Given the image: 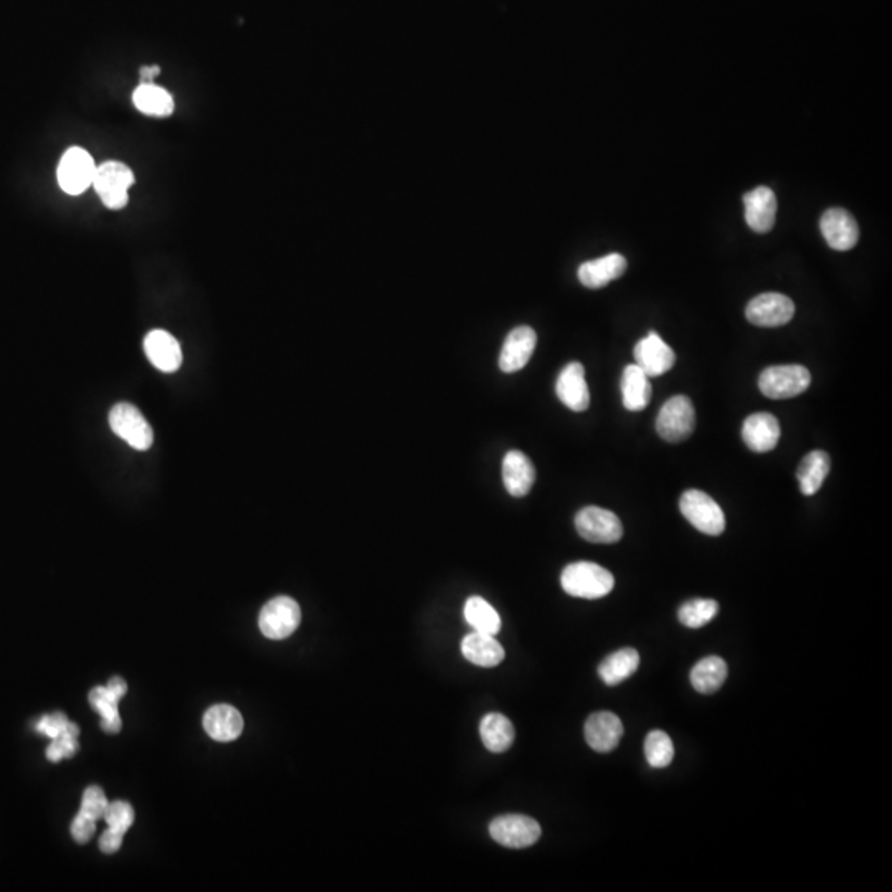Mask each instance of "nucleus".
<instances>
[{"mask_svg": "<svg viewBox=\"0 0 892 892\" xmlns=\"http://www.w3.org/2000/svg\"><path fill=\"white\" fill-rule=\"evenodd\" d=\"M560 584L570 597L602 598L612 592L615 579L607 569L594 562H575L565 567L560 575Z\"/></svg>", "mask_w": 892, "mask_h": 892, "instance_id": "nucleus-1", "label": "nucleus"}, {"mask_svg": "<svg viewBox=\"0 0 892 892\" xmlns=\"http://www.w3.org/2000/svg\"><path fill=\"white\" fill-rule=\"evenodd\" d=\"M134 182L136 177L131 167L123 162L106 161L96 166L93 187L106 209L121 210L128 205L129 189Z\"/></svg>", "mask_w": 892, "mask_h": 892, "instance_id": "nucleus-2", "label": "nucleus"}, {"mask_svg": "<svg viewBox=\"0 0 892 892\" xmlns=\"http://www.w3.org/2000/svg\"><path fill=\"white\" fill-rule=\"evenodd\" d=\"M696 412L686 395H674L661 407L656 420V432L665 442L681 443L693 435Z\"/></svg>", "mask_w": 892, "mask_h": 892, "instance_id": "nucleus-3", "label": "nucleus"}, {"mask_svg": "<svg viewBox=\"0 0 892 892\" xmlns=\"http://www.w3.org/2000/svg\"><path fill=\"white\" fill-rule=\"evenodd\" d=\"M679 509L684 518L707 536H721L726 529L721 506L704 491L688 489L679 499Z\"/></svg>", "mask_w": 892, "mask_h": 892, "instance_id": "nucleus-4", "label": "nucleus"}, {"mask_svg": "<svg viewBox=\"0 0 892 892\" xmlns=\"http://www.w3.org/2000/svg\"><path fill=\"white\" fill-rule=\"evenodd\" d=\"M812 384V375L807 367L790 366L767 367L759 377V389L765 397L774 400L792 399L803 394Z\"/></svg>", "mask_w": 892, "mask_h": 892, "instance_id": "nucleus-5", "label": "nucleus"}, {"mask_svg": "<svg viewBox=\"0 0 892 892\" xmlns=\"http://www.w3.org/2000/svg\"><path fill=\"white\" fill-rule=\"evenodd\" d=\"M95 172L96 162L90 152L73 146L63 152L62 159L58 162V186L68 195L83 194L93 186Z\"/></svg>", "mask_w": 892, "mask_h": 892, "instance_id": "nucleus-6", "label": "nucleus"}, {"mask_svg": "<svg viewBox=\"0 0 892 892\" xmlns=\"http://www.w3.org/2000/svg\"><path fill=\"white\" fill-rule=\"evenodd\" d=\"M301 623V608L291 597L273 598L261 608L258 625L266 638L285 640L298 630Z\"/></svg>", "mask_w": 892, "mask_h": 892, "instance_id": "nucleus-7", "label": "nucleus"}, {"mask_svg": "<svg viewBox=\"0 0 892 892\" xmlns=\"http://www.w3.org/2000/svg\"><path fill=\"white\" fill-rule=\"evenodd\" d=\"M110 427L121 440L133 446L134 450H149L154 442L151 425L134 405L116 404L110 412Z\"/></svg>", "mask_w": 892, "mask_h": 892, "instance_id": "nucleus-8", "label": "nucleus"}, {"mask_svg": "<svg viewBox=\"0 0 892 892\" xmlns=\"http://www.w3.org/2000/svg\"><path fill=\"white\" fill-rule=\"evenodd\" d=\"M541 825L534 818L524 815H503L494 818L489 825V835L504 848L522 850L534 845L541 838Z\"/></svg>", "mask_w": 892, "mask_h": 892, "instance_id": "nucleus-9", "label": "nucleus"}, {"mask_svg": "<svg viewBox=\"0 0 892 892\" xmlns=\"http://www.w3.org/2000/svg\"><path fill=\"white\" fill-rule=\"evenodd\" d=\"M575 527L585 541L595 544H615L623 537L622 521L608 509L589 506L575 516Z\"/></svg>", "mask_w": 892, "mask_h": 892, "instance_id": "nucleus-10", "label": "nucleus"}, {"mask_svg": "<svg viewBox=\"0 0 892 892\" xmlns=\"http://www.w3.org/2000/svg\"><path fill=\"white\" fill-rule=\"evenodd\" d=\"M745 316L749 323L759 328H779L790 323L795 316V304L788 296L780 293H764L755 296L747 308Z\"/></svg>", "mask_w": 892, "mask_h": 892, "instance_id": "nucleus-11", "label": "nucleus"}, {"mask_svg": "<svg viewBox=\"0 0 892 892\" xmlns=\"http://www.w3.org/2000/svg\"><path fill=\"white\" fill-rule=\"evenodd\" d=\"M633 356L636 366L640 367L650 379L671 371L676 362L673 349L656 333L643 337L633 349Z\"/></svg>", "mask_w": 892, "mask_h": 892, "instance_id": "nucleus-12", "label": "nucleus"}, {"mask_svg": "<svg viewBox=\"0 0 892 892\" xmlns=\"http://www.w3.org/2000/svg\"><path fill=\"white\" fill-rule=\"evenodd\" d=\"M820 228L826 243L836 252H848L858 243V223L848 210H826L821 217Z\"/></svg>", "mask_w": 892, "mask_h": 892, "instance_id": "nucleus-13", "label": "nucleus"}, {"mask_svg": "<svg viewBox=\"0 0 892 892\" xmlns=\"http://www.w3.org/2000/svg\"><path fill=\"white\" fill-rule=\"evenodd\" d=\"M537 334L529 326L514 328L504 341L503 349L499 354V369L506 374L521 371L531 361L534 349H536Z\"/></svg>", "mask_w": 892, "mask_h": 892, "instance_id": "nucleus-14", "label": "nucleus"}, {"mask_svg": "<svg viewBox=\"0 0 892 892\" xmlns=\"http://www.w3.org/2000/svg\"><path fill=\"white\" fill-rule=\"evenodd\" d=\"M557 397L567 409L585 412L590 405V392L585 369L580 362H570L562 369L556 384Z\"/></svg>", "mask_w": 892, "mask_h": 892, "instance_id": "nucleus-15", "label": "nucleus"}, {"mask_svg": "<svg viewBox=\"0 0 892 892\" xmlns=\"http://www.w3.org/2000/svg\"><path fill=\"white\" fill-rule=\"evenodd\" d=\"M623 724L613 712H595L585 722V741L600 754L617 749L622 741Z\"/></svg>", "mask_w": 892, "mask_h": 892, "instance_id": "nucleus-16", "label": "nucleus"}, {"mask_svg": "<svg viewBox=\"0 0 892 892\" xmlns=\"http://www.w3.org/2000/svg\"><path fill=\"white\" fill-rule=\"evenodd\" d=\"M144 352L157 371L172 374L182 366L181 344L164 329H154L144 337Z\"/></svg>", "mask_w": 892, "mask_h": 892, "instance_id": "nucleus-17", "label": "nucleus"}, {"mask_svg": "<svg viewBox=\"0 0 892 892\" xmlns=\"http://www.w3.org/2000/svg\"><path fill=\"white\" fill-rule=\"evenodd\" d=\"M745 222L754 232L767 233L774 228L777 199L769 187H757L744 195Z\"/></svg>", "mask_w": 892, "mask_h": 892, "instance_id": "nucleus-18", "label": "nucleus"}, {"mask_svg": "<svg viewBox=\"0 0 892 892\" xmlns=\"http://www.w3.org/2000/svg\"><path fill=\"white\" fill-rule=\"evenodd\" d=\"M742 440L755 453L774 450L780 440V423L772 413H754L745 418Z\"/></svg>", "mask_w": 892, "mask_h": 892, "instance_id": "nucleus-19", "label": "nucleus"}, {"mask_svg": "<svg viewBox=\"0 0 892 892\" xmlns=\"http://www.w3.org/2000/svg\"><path fill=\"white\" fill-rule=\"evenodd\" d=\"M503 481L514 498H522L531 491L536 481V468L522 451L511 450L504 456Z\"/></svg>", "mask_w": 892, "mask_h": 892, "instance_id": "nucleus-20", "label": "nucleus"}, {"mask_svg": "<svg viewBox=\"0 0 892 892\" xmlns=\"http://www.w3.org/2000/svg\"><path fill=\"white\" fill-rule=\"evenodd\" d=\"M627 271V258L620 253H610L607 257L585 261L579 268V280L590 290H598L618 280Z\"/></svg>", "mask_w": 892, "mask_h": 892, "instance_id": "nucleus-21", "label": "nucleus"}, {"mask_svg": "<svg viewBox=\"0 0 892 892\" xmlns=\"http://www.w3.org/2000/svg\"><path fill=\"white\" fill-rule=\"evenodd\" d=\"M204 727L205 732L214 741H235L242 734L243 717L235 707L228 706V704H217L205 712Z\"/></svg>", "mask_w": 892, "mask_h": 892, "instance_id": "nucleus-22", "label": "nucleus"}, {"mask_svg": "<svg viewBox=\"0 0 892 892\" xmlns=\"http://www.w3.org/2000/svg\"><path fill=\"white\" fill-rule=\"evenodd\" d=\"M461 653L466 660L481 668H494L504 660V648L493 635L473 632L461 641Z\"/></svg>", "mask_w": 892, "mask_h": 892, "instance_id": "nucleus-23", "label": "nucleus"}, {"mask_svg": "<svg viewBox=\"0 0 892 892\" xmlns=\"http://www.w3.org/2000/svg\"><path fill=\"white\" fill-rule=\"evenodd\" d=\"M622 397L625 409L641 412L651 402L650 377L636 364L625 367L622 377Z\"/></svg>", "mask_w": 892, "mask_h": 892, "instance_id": "nucleus-24", "label": "nucleus"}, {"mask_svg": "<svg viewBox=\"0 0 892 892\" xmlns=\"http://www.w3.org/2000/svg\"><path fill=\"white\" fill-rule=\"evenodd\" d=\"M481 741L484 747L493 752V754H501L513 745L514 732L513 722L508 717L499 712H491L483 717L480 724Z\"/></svg>", "mask_w": 892, "mask_h": 892, "instance_id": "nucleus-25", "label": "nucleus"}, {"mask_svg": "<svg viewBox=\"0 0 892 892\" xmlns=\"http://www.w3.org/2000/svg\"><path fill=\"white\" fill-rule=\"evenodd\" d=\"M133 103L136 110L152 118H169L174 113L171 93L154 83H141L134 90Z\"/></svg>", "mask_w": 892, "mask_h": 892, "instance_id": "nucleus-26", "label": "nucleus"}, {"mask_svg": "<svg viewBox=\"0 0 892 892\" xmlns=\"http://www.w3.org/2000/svg\"><path fill=\"white\" fill-rule=\"evenodd\" d=\"M831 460L826 451L815 450L808 453L798 466L797 480L805 496H813L820 491L830 473Z\"/></svg>", "mask_w": 892, "mask_h": 892, "instance_id": "nucleus-27", "label": "nucleus"}, {"mask_svg": "<svg viewBox=\"0 0 892 892\" xmlns=\"http://www.w3.org/2000/svg\"><path fill=\"white\" fill-rule=\"evenodd\" d=\"M640 666V655L633 648H622L615 651L612 655L607 656L605 660L598 666V676L607 686H617V684L627 681L630 676L636 673V669Z\"/></svg>", "mask_w": 892, "mask_h": 892, "instance_id": "nucleus-28", "label": "nucleus"}, {"mask_svg": "<svg viewBox=\"0 0 892 892\" xmlns=\"http://www.w3.org/2000/svg\"><path fill=\"white\" fill-rule=\"evenodd\" d=\"M727 679L726 661L719 656H707L691 671V683L701 694L716 693Z\"/></svg>", "mask_w": 892, "mask_h": 892, "instance_id": "nucleus-29", "label": "nucleus"}, {"mask_svg": "<svg viewBox=\"0 0 892 892\" xmlns=\"http://www.w3.org/2000/svg\"><path fill=\"white\" fill-rule=\"evenodd\" d=\"M465 618L473 632L498 635L501 630V618L491 603L481 597H470L465 603Z\"/></svg>", "mask_w": 892, "mask_h": 892, "instance_id": "nucleus-30", "label": "nucleus"}, {"mask_svg": "<svg viewBox=\"0 0 892 892\" xmlns=\"http://www.w3.org/2000/svg\"><path fill=\"white\" fill-rule=\"evenodd\" d=\"M90 704L101 716V727L108 734H118L121 731V717H119V698L111 693L108 686H98L90 693Z\"/></svg>", "mask_w": 892, "mask_h": 892, "instance_id": "nucleus-31", "label": "nucleus"}, {"mask_svg": "<svg viewBox=\"0 0 892 892\" xmlns=\"http://www.w3.org/2000/svg\"><path fill=\"white\" fill-rule=\"evenodd\" d=\"M717 612H719V605L716 600L696 598V600L684 603L683 607L679 608L678 618L684 627L701 628L714 620Z\"/></svg>", "mask_w": 892, "mask_h": 892, "instance_id": "nucleus-32", "label": "nucleus"}, {"mask_svg": "<svg viewBox=\"0 0 892 892\" xmlns=\"http://www.w3.org/2000/svg\"><path fill=\"white\" fill-rule=\"evenodd\" d=\"M645 757L653 769H665L674 757L673 741L663 731H653L646 736Z\"/></svg>", "mask_w": 892, "mask_h": 892, "instance_id": "nucleus-33", "label": "nucleus"}, {"mask_svg": "<svg viewBox=\"0 0 892 892\" xmlns=\"http://www.w3.org/2000/svg\"><path fill=\"white\" fill-rule=\"evenodd\" d=\"M78 736H80V729L76 724H70L65 734L55 737L52 744L48 745L47 759L50 762H60V760L73 757L78 750Z\"/></svg>", "mask_w": 892, "mask_h": 892, "instance_id": "nucleus-34", "label": "nucleus"}, {"mask_svg": "<svg viewBox=\"0 0 892 892\" xmlns=\"http://www.w3.org/2000/svg\"><path fill=\"white\" fill-rule=\"evenodd\" d=\"M108 800H106L105 792L100 787L86 788L81 800L80 812L86 817L93 818L98 821L105 818L106 808H108Z\"/></svg>", "mask_w": 892, "mask_h": 892, "instance_id": "nucleus-35", "label": "nucleus"}, {"mask_svg": "<svg viewBox=\"0 0 892 892\" xmlns=\"http://www.w3.org/2000/svg\"><path fill=\"white\" fill-rule=\"evenodd\" d=\"M105 820L110 828L126 833V831L131 828V825H133V807L126 802L111 803V805H108V808H106Z\"/></svg>", "mask_w": 892, "mask_h": 892, "instance_id": "nucleus-36", "label": "nucleus"}, {"mask_svg": "<svg viewBox=\"0 0 892 892\" xmlns=\"http://www.w3.org/2000/svg\"><path fill=\"white\" fill-rule=\"evenodd\" d=\"M70 724H72V722L68 721V717L65 716L63 712H55V714H50V716H43L42 719L38 721L35 729H37L40 734H43V736L55 739V737L65 734V732L68 731Z\"/></svg>", "mask_w": 892, "mask_h": 892, "instance_id": "nucleus-37", "label": "nucleus"}, {"mask_svg": "<svg viewBox=\"0 0 892 892\" xmlns=\"http://www.w3.org/2000/svg\"><path fill=\"white\" fill-rule=\"evenodd\" d=\"M96 830V821L93 818L86 817L83 813H78L72 823L73 840L80 845H85L93 838Z\"/></svg>", "mask_w": 892, "mask_h": 892, "instance_id": "nucleus-38", "label": "nucleus"}, {"mask_svg": "<svg viewBox=\"0 0 892 892\" xmlns=\"http://www.w3.org/2000/svg\"><path fill=\"white\" fill-rule=\"evenodd\" d=\"M123 838V831L114 830V828H108V830L103 833V836H101V851H103V853H106V855H113V853H116V851L121 848Z\"/></svg>", "mask_w": 892, "mask_h": 892, "instance_id": "nucleus-39", "label": "nucleus"}, {"mask_svg": "<svg viewBox=\"0 0 892 892\" xmlns=\"http://www.w3.org/2000/svg\"><path fill=\"white\" fill-rule=\"evenodd\" d=\"M108 689H110L111 693L116 696V698H123L124 694L128 693V684L124 681L123 678H119V676H114V678L110 679V683H108Z\"/></svg>", "mask_w": 892, "mask_h": 892, "instance_id": "nucleus-40", "label": "nucleus"}, {"mask_svg": "<svg viewBox=\"0 0 892 892\" xmlns=\"http://www.w3.org/2000/svg\"><path fill=\"white\" fill-rule=\"evenodd\" d=\"M159 73H161V68L157 67V65L143 67L139 70V76H141L143 83H154V80L159 76Z\"/></svg>", "mask_w": 892, "mask_h": 892, "instance_id": "nucleus-41", "label": "nucleus"}]
</instances>
